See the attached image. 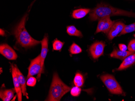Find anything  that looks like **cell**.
I'll return each mask as SVG.
<instances>
[{"label": "cell", "mask_w": 135, "mask_h": 101, "mask_svg": "<svg viewBox=\"0 0 135 101\" xmlns=\"http://www.w3.org/2000/svg\"><path fill=\"white\" fill-rule=\"evenodd\" d=\"M41 69V56L39 55L37 57L32 60L29 67L28 68V72L27 79L30 77L40 74Z\"/></svg>", "instance_id": "obj_6"}, {"label": "cell", "mask_w": 135, "mask_h": 101, "mask_svg": "<svg viewBox=\"0 0 135 101\" xmlns=\"http://www.w3.org/2000/svg\"><path fill=\"white\" fill-rule=\"evenodd\" d=\"M119 49L122 51H126L127 50V46L125 44H119Z\"/></svg>", "instance_id": "obj_25"}, {"label": "cell", "mask_w": 135, "mask_h": 101, "mask_svg": "<svg viewBox=\"0 0 135 101\" xmlns=\"http://www.w3.org/2000/svg\"><path fill=\"white\" fill-rule=\"evenodd\" d=\"M64 43L62 42L59 40H55L53 44V50H59L60 51L62 47L63 46Z\"/></svg>", "instance_id": "obj_21"}, {"label": "cell", "mask_w": 135, "mask_h": 101, "mask_svg": "<svg viewBox=\"0 0 135 101\" xmlns=\"http://www.w3.org/2000/svg\"><path fill=\"white\" fill-rule=\"evenodd\" d=\"M125 25V24L122 22H117L114 23L108 33V37L109 40H112L119 35L123 30Z\"/></svg>", "instance_id": "obj_10"}, {"label": "cell", "mask_w": 135, "mask_h": 101, "mask_svg": "<svg viewBox=\"0 0 135 101\" xmlns=\"http://www.w3.org/2000/svg\"><path fill=\"white\" fill-rule=\"evenodd\" d=\"M42 45L41 51L40 54L41 56V69L40 74L37 76L38 79H39L41 77V75L44 73V64L45 60L47 56V54L48 52V39L47 36L45 35L44 39L41 41Z\"/></svg>", "instance_id": "obj_8"}, {"label": "cell", "mask_w": 135, "mask_h": 101, "mask_svg": "<svg viewBox=\"0 0 135 101\" xmlns=\"http://www.w3.org/2000/svg\"><path fill=\"white\" fill-rule=\"evenodd\" d=\"M90 11L89 9H81L75 10L73 12V17L74 18L79 19L85 16Z\"/></svg>", "instance_id": "obj_16"}, {"label": "cell", "mask_w": 135, "mask_h": 101, "mask_svg": "<svg viewBox=\"0 0 135 101\" xmlns=\"http://www.w3.org/2000/svg\"><path fill=\"white\" fill-rule=\"evenodd\" d=\"M100 79L111 93L117 95L123 94V90L113 76L110 75H104L101 76Z\"/></svg>", "instance_id": "obj_4"}, {"label": "cell", "mask_w": 135, "mask_h": 101, "mask_svg": "<svg viewBox=\"0 0 135 101\" xmlns=\"http://www.w3.org/2000/svg\"><path fill=\"white\" fill-rule=\"evenodd\" d=\"M134 31H135V22L129 25H125L122 32L119 35L120 36L122 35L126 34Z\"/></svg>", "instance_id": "obj_19"}, {"label": "cell", "mask_w": 135, "mask_h": 101, "mask_svg": "<svg viewBox=\"0 0 135 101\" xmlns=\"http://www.w3.org/2000/svg\"><path fill=\"white\" fill-rule=\"evenodd\" d=\"M36 79L35 77L31 76L27 79L26 85L29 86L34 87L36 84Z\"/></svg>", "instance_id": "obj_23"}, {"label": "cell", "mask_w": 135, "mask_h": 101, "mask_svg": "<svg viewBox=\"0 0 135 101\" xmlns=\"http://www.w3.org/2000/svg\"><path fill=\"white\" fill-rule=\"evenodd\" d=\"M0 53L9 60H15L17 58V55L13 49L5 44L0 46Z\"/></svg>", "instance_id": "obj_9"}, {"label": "cell", "mask_w": 135, "mask_h": 101, "mask_svg": "<svg viewBox=\"0 0 135 101\" xmlns=\"http://www.w3.org/2000/svg\"><path fill=\"white\" fill-rule=\"evenodd\" d=\"M11 71H12V77L13 80V84H14V89L16 90V93L17 95L18 100L19 101H22V88L20 83L19 81L17 78V75L16 71V66L15 65H13L11 64Z\"/></svg>", "instance_id": "obj_11"}, {"label": "cell", "mask_w": 135, "mask_h": 101, "mask_svg": "<svg viewBox=\"0 0 135 101\" xmlns=\"http://www.w3.org/2000/svg\"><path fill=\"white\" fill-rule=\"evenodd\" d=\"M70 87L64 83L60 79L58 74L55 73L49 94L45 101H59L66 93L70 91Z\"/></svg>", "instance_id": "obj_3"}, {"label": "cell", "mask_w": 135, "mask_h": 101, "mask_svg": "<svg viewBox=\"0 0 135 101\" xmlns=\"http://www.w3.org/2000/svg\"><path fill=\"white\" fill-rule=\"evenodd\" d=\"M67 32L71 36H75L79 37H82L83 35L81 31H79L73 25L67 27Z\"/></svg>", "instance_id": "obj_17"}, {"label": "cell", "mask_w": 135, "mask_h": 101, "mask_svg": "<svg viewBox=\"0 0 135 101\" xmlns=\"http://www.w3.org/2000/svg\"><path fill=\"white\" fill-rule=\"evenodd\" d=\"M129 51L135 52V40H132L129 42L127 47Z\"/></svg>", "instance_id": "obj_24"}, {"label": "cell", "mask_w": 135, "mask_h": 101, "mask_svg": "<svg viewBox=\"0 0 135 101\" xmlns=\"http://www.w3.org/2000/svg\"><path fill=\"white\" fill-rule=\"evenodd\" d=\"M84 81L83 76L80 73H76L74 79V83L75 86L79 87H82L84 84Z\"/></svg>", "instance_id": "obj_18"}, {"label": "cell", "mask_w": 135, "mask_h": 101, "mask_svg": "<svg viewBox=\"0 0 135 101\" xmlns=\"http://www.w3.org/2000/svg\"><path fill=\"white\" fill-rule=\"evenodd\" d=\"M105 43L103 42H96L92 44L89 48L90 54L95 59H98L103 55L105 47Z\"/></svg>", "instance_id": "obj_7"}, {"label": "cell", "mask_w": 135, "mask_h": 101, "mask_svg": "<svg viewBox=\"0 0 135 101\" xmlns=\"http://www.w3.org/2000/svg\"><path fill=\"white\" fill-rule=\"evenodd\" d=\"M82 51L81 47L75 43H73L70 48V52L73 55L79 54Z\"/></svg>", "instance_id": "obj_20"}, {"label": "cell", "mask_w": 135, "mask_h": 101, "mask_svg": "<svg viewBox=\"0 0 135 101\" xmlns=\"http://www.w3.org/2000/svg\"><path fill=\"white\" fill-rule=\"evenodd\" d=\"M27 16L28 14H26L23 17L13 31L17 43L26 49L36 46L41 42L32 38L26 30L25 23Z\"/></svg>", "instance_id": "obj_2"}, {"label": "cell", "mask_w": 135, "mask_h": 101, "mask_svg": "<svg viewBox=\"0 0 135 101\" xmlns=\"http://www.w3.org/2000/svg\"><path fill=\"white\" fill-rule=\"evenodd\" d=\"M115 15L126 16L135 18V13L102 3L98 4L95 8L91 10L89 14V18L91 21H95L99 20L102 17Z\"/></svg>", "instance_id": "obj_1"}, {"label": "cell", "mask_w": 135, "mask_h": 101, "mask_svg": "<svg viewBox=\"0 0 135 101\" xmlns=\"http://www.w3.org/2000/svg\"><path fill=\"white\" fill-rule=\"evenodd\" d=\"M16 92L15 89H3L0 92V98L4 101H9L13 98Z\"/></svg>", "instance_id": "obj_15"}, {"label": "cell", "mask_w": 135, "mask_h": 101, "mask_svg": "<svg viewBox=\"0 0 135 101\" xmlns=\"http://www.w3.org/2000/svg\"><path fill=\"white\" fill-rule=\"evenodd\" d=\"M80 87L75 86L71 89L70 93L72 96H74V97H77L79 96L81 92V89Z\"/></svg>", "instance_id": "obj_22"}, {"label": "cell", "mask_w": 135, "mask_h": 101, "mask_svg": "<svg viewBox=\"0 0 135 101\" xmlns=\"http://www.w3.org/2000/svg\"><path fill=\"white\" fill-rule=\"evenodd\" d=\"M134 37L135 38V34L134 35Z\"/></svg>", "instance_id": "obj_27"}, {"label": "cell", "mask_w": 135, "mask_h": 101, "mask_svg": "<svg viewBox=\"0 0 135 101\" xmlns=\"http://www.w3.org/2000/svg\"><path fill=\"white\" fill-rule=\"evenodd\" d=\"M4 34H5V32H4V31L3 29H1V35L3 36Z\"/></svg>", "instance_id": "obj_26"}, {"label": "cell", "mask_w": 135, "mask_h": 101, "mask_svg": "<svg viewBox=\"0 0 135 101\" xmlns=\"http://www.w3.org/2000/svg\"><path fill=\"white\" fill-rule=\"evenodd\" d=\"M114 24L110 17H102L99 20L95 33L102 32L107 34L108 33Z\"/></svg>", "instance_id": "obj_5"}, {"label": "cell", "mask_w": 135, "mask_h": 101, "mask_svg": "<svg viewBox=\"0 0 135 101\" xmlns=\"http://www.w3.org/2000/svg\"><path fill=\"white\" fill-rule=\"evenodd\" d=\"M134 53H135L134 52L127 51V50L125 51H122L120 49H115L110 54V56L112 58L119 59L122 61H123L127 57Z\"/></svg>", "instance_id": "obj_13"}, {"label": "cell", "mask_w": 135, "mask_h": 101, "mask_svg": "<svg viewBox=\"0 0 135 101\" xmlns=\"http://www.w3.org/2000/svg\"><path fill=\"white\" fill-rule=\"evenodd\" d=\"M15 66H16V73L17 75L18 80H19L20 86H21L23 95L24 96H25L27 99H28V94L27 93V91H26L27 90H26V81L25 78L16 65H15Z\"/></svg>", "instance_id": "obj_12"}, {"label": "cell", "mask_w": 135, "mask_h": 101, "mask_svg": "<svg viewBox=\"0 0 135 101\" xmlns=\"http://www.w3.org/2000/svg\"><path fill=\"white\" fill-rule=\"evenodd\" d=\"M135 63V53L130 55L123 60L120 66L116 69L117 71H121L126 69Z\"/></svg>", "instance_id": "obj_14"}]
</instances>
